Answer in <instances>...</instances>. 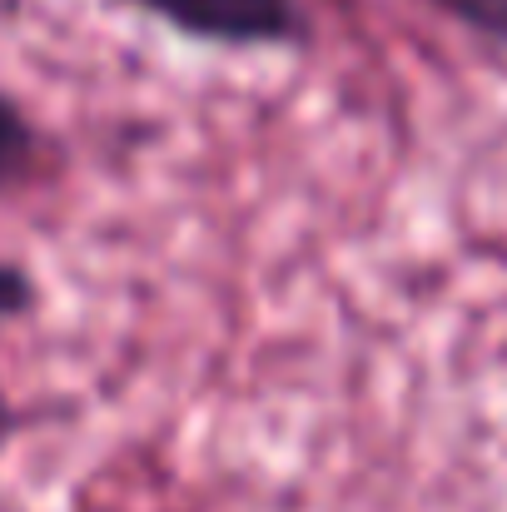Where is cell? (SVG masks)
Masks as SVG:
<instances>
[{"label": "cell", "instance_id": "obj_1", "mask_svg": "<svg viewBox=\"0 0 507 512\" xmlns=\"http://www.w3.org/2000/svg\"><path fill=\"white\" fill-rule=\"evenodd\" d=\"M214 50H309L314 20L299 0H115Z\"/></svg>", "mask_w": 507, "mask_h": 512}, {"label": "cell", "instance_id": "obj_2", "mask_svg": "<svg viewBox=\"0 0 507 512\" xmlns=\"http://www.w3.org/2000/svg\"><path fill=\"white\" fill-rule=\"evenodd\" d=\"M35 155H40V130H35L30 110L10 90H0V189L25 179Z\"/></svg>", "mask_w": 507, "mask_h": 512}, {"label": "cell", "instance_id": "obj_3", "mask_svg": "<svg viewBox=\"0 0 507 512\" xmlns=\"http://www.w3.org/2000/svg\"><path fill=\"white\" fill-rule=\"evenodd\" d=\"M423 5L507 50V0H423Z\"/></svg>", "mask_w": 507, "mask_h": 512}, {"label": "cell", "instance_id": "obj_4", "mask_svg": "<svg viewBox=\"0 0 507 512\" xmlns=\"http://www.w3.org/2000/svg\"><path fill=\"white\" fill-rule=\"evenodd\" d=\"M40 309V284L25 264L0 259V324H20Z\"/></svg>", "mask_w": 507, "mask_h": 512}, {"label": "cell", "instance_id": "obj_5", "mask_svg": "<svg viewBox=\"0 0 507 512\" xmlns=\"http://www.w3.org/2000/svg\"><path fill=\"white\" fill-rule=\"evenodd\" d=\"M15 433H20V408H15V398L5 393V383H0V458H5V448L15 443Z\"/></svg>", "mask_w": 507, "mask_h": 512}]
</instances>
